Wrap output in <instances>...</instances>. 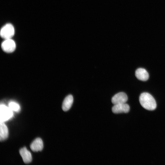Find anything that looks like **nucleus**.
I'll return each mask as SVG.
<instances>
[{"label": "nucleus", "instance_id": "f257e3e1", "mask_svg": "<svg viewBox=\"0 0 165 165\" xmlns=\"http://www.w3.org/2000/svg\"><path fill=\"white\" fill-rule=\"evenodd\" d=\"M140 103L144 108L148 110H153L156 107V104L153 97L149 93L144 92L140 95Z\"/></svg>", "mask_w": 165, "mask_h": 165}, {"label": "nucleus", "instance_id": "f03ea898", "mask_svg": "<svg viewBox=\"0 0 165 165\" xmlns=\"http://www.w3.org/2000/svg\"><path fill=\"white\" fill-rule=\"evenodd\" d=\"M13 111L9 107L1 104L0 106V122H4L11 118L13 116Z\"/></svg>", "mask_w": 165, "mask_h": 165}, {"label": "nucleus", "instance_id": "7ed1b4c3", "mask_svg": "<svg viewBox=\"0 0 165 165\" xmlns=\"http://www.w3.org/2000/svg\"><path fill=\"white\" fill-rule=\"evenodd\" d=\"M14 28L13 25L10 24H8L1 28L0 35L2 38L5 39H9L14 35Z\"/></svg>", "mask_w": 165, "mask_h": 165}, {"label": "nucleus", "instance_id": "20e7f679", "mask_svg": "<svg viewBox=\"0 0 165 165\" xmlns=\"http://www.w3.org/2000/svg\"><path fill=\"white\" fill-rule=\"evenodd\" d=\"M1 48L5 52L10 53L15 50L16 45L15 42L11 38L6 39L2 43Z\"/></svg>", "mask_w": 165, "mask_h": 165}, {"label": "nucleus", "instance_id": "39448f33", "mask_svg": "<svg viewBox=\"0 0 165 165\" xmlns=\"http://www.w3.org/2000/svg\"><path fill=\"white\" fill-rule=\"evenodd\" d=\"M128 97L127 94L123 92L119 93L114 95L112 98V103L114 105L124 103L127 101Z\"/></svg>", "mask_w": 165, "mask_h": 165}, {"label": "nucleus", "instance_id": "423d86ee", "mask_svg": "<svg viewBox=\"0 0 165 165\" xmlns=\"http://www.w3.org/2000/svg\"><path fill=\"white\" fill-rule=\"evenodd\" d=\"M130 106L126 103L114 105L112 108V111L114 113H127L130 110Z\"/></svg>", "mask_w": 165, "mask_h": 165}, {"label": "nucleus", "instance_id": "0eeeda50", "mask_svg": "<svg viewBox=\"0 0 165 165\" xmlns=\"http://www.w3.org/2000/svg\"><path fill=\"white\" fill-rule=\"evenodd\" d=\"M19 152L25 163L27 164L31 162L32 157L31 154L25 147L21 148L19 150Z\"/></svg>", "mask_w": 165, "mask_h": 165}, {"label": "nucleus", "instance_id": "6e6552de", "mask_svg": "<svg viewBox=\"0 0 165 165\" xmlns=\"http://www.w3.org/2000/svg\"><path fill=\"white\" fill-rule=\"evenodd\" d=\"M31 149L34 152H37L42 150L43 147V142L40 138L35 139L30 146Z\"/></svg>", "mask_w": 165, "mask_h": 165}, {"label": "nucleus", "instance_id": "1a4fd4ad", "mask_svg": "<svg viewBox=\"0 0 165 165\" xmlns=\"http://www.w3.org/2000/svg\"><path fill=\"white\" fill-rule=\"evenodd\" d=\"M135 75L136 78L139 80L145 81L149 78V75L145 69L143 68H139L135 71Z\"/></svg>", "mask_w": 165, "mask_h": 165}, {"label": "nucleus", "instance_id": "9d476101", "mask_svg": "<svg viewBox=\"0 0 165 165\" xmlns=\"http://www.w3.org/2000/svg\"><path fill=\"white\" fill-rule=\"evenodd\" d=\"M73 101V98L72 95L70 94L64 98L62 105V109L64 111H67L71 108Z\"/></svg>", "mask_w": 165, "mask_h": 165}, {"label": "nucleus", "instance_id": "9b49d317", "mask_svg": "<svg viewBox=\"0 0 165 165\" xmlns=\"http://www.w3.org/2000/svg\"><path fill=\"white\" fill-rule=\"evenodd\" d=\"M8 130L6 125L3 122H0V140L1 141L6 139L8 136Z\"/></svg>", "mask_w": 165, "mask_h": 165}, {"label": "nucleus", "instance_id": "f8f14e48", "mask_svg": "<svg viewBox=\"0 0 165 165\" xmlns=\"http://www.w3.org/2000/svg\"><path fill=\"white\" fill-rule=\"evenodd\" d=\"M8 107L13 111L16 112H19L20 109L19 105L14 101H11L8 104Z\"/></svg>", "mask_w": 165, "mask_h": 165}]
</instances>
